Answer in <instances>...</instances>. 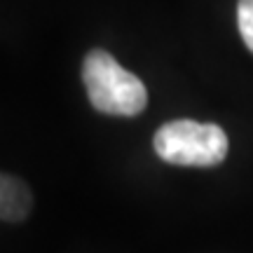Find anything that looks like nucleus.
Instances as JSON below:
<instances>
[{"label": "nucleus", "instance_id": "1", "mask_svg": "<svg viewBox=\"0 0 253 253\" xmlns=\"http://www.w3.org/2000/svg\"><path fill=\"white\" fill-rule=\"evenodd\" d=\"M82 82L99 113L134 118L148 106V89L138 75L122 68L106 49H91L82 61Z\"/></svg>", "mask_w": 253, "mask_h": 253}, {"label": "nucleus", "instance_id": "2", "mask_svg": "<svg viewBox=\"0 0 253 253\" xmlns=\"http://www.w3.org/2000/svg\"><path fill=\"white\" fill-rule=\"evenodd\" d=\"M155 153L176 167H218L227 157L230 141L218 125L171 120L155 131Z\"/></svg>", "mask_w": 253, "mask_h": 253}, {"label": "nucleus", "instance_id": "3", "mask_svg": "<svg viewBox=\"0 0 253 253\" xmlns=\"http://www.w3.org/2000/svg\"><path fill=\"white\" fill-rule=\"evenodd\" d=\"M33 195L28 185L17 176L0 173V218L7 223H19L31 213Z\"/></svg>", "mask_w": 253, "mask_h": 253}, {"label": "nucleus", "instance_id": "4", "mask_svg": "<svg viewBox=\"0 0 253 253\" xmlns=\"http://www.w3.org/2000/svg\"><path fill=\"white\" fill-rule=\"evenodd\" d=\"M237 26H239L244 45L253 52V0L237 2Z\"/></svg>", "mask_w": 253, "mask_h": 253}]
</instances>
